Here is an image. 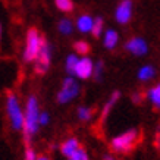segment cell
<instances>
[{"label": "cell", "instance_id": "cell-1", "mask_svg": "<svg viewBox=\"0 0 160 160\" xmlns=\"http://www.w3.org/2000/svg\"><path fill=\"white\" fill-rule=\"evenodd\" d=\"M25 122H24V141L28 144L31 141V137L35 135L40 126V109H38V100L35 96H29L25 106Z\"/></svg>", "mask_w": 160, "mask_h": 160}, {"label": "cell", "instance_id": "cell-2", "mask_svg": "<svg viewBox=\"0 0 160 160\" xmlns=\"http://www.w3.org/2000/svg\"><path fill=\"white\" fill-rule=\"evenodd\" d=\"M140 141V131L135 128H131L128 131L116 135L110 142V147L116 153H129Z\"/></svg>", "mask_w": 160, "mask_h": 160}, {"label": "cell", "instance_id": "cell-3", "mask_svg": "<svg viewBox=\"0 0 160 160\" xmlns=\"http://www.w3.org/2000/svg\"><path fill=\"white\" fill-rule=\"evenodd\" d=\"M6 112H8L9 121L12 123V128L16 129V131L24 129L25 113L21 110L18 97L15 96L13 92H8V97H6Z\"/></svg>", "mask_w": 160, "mask_h": 160}, {"label": "cell", "instance_id": "cell-4", "mask_svg": "<svg viewBox=\"0 0 160 160\" xmlns=\"http://www.w3.org/2000/svg\"><path fill=\"white\" fill-rule=\"evenodd\" d=\"M46 40L38 34V31L35 28H31L27 34V44H25V50H24V60L25 62H32L37 60L43 43Z\"/></svg>", "mask_w": 160, "mask_h": 160}, {"label": "cell", "instance_id": "cell-5", "mask_svg": "<svg viewBox=\"0 0 160 160\" xmlns=\"http://www.w3.org/2000/svg\"><path fill=\"white\" fill-rule=\"evenodd\" d=\"M78 94H79V85H78V82L72 77H68L63 81L60 91L58 92V102L60 104L69 103L71 100H73V98L77 97Z\"/></svg>", "mask_w": 160, "mask_h": 160}, {"label": "cell", "instance_id": "cell-6", "mask_svg": "<svg viewBox=\"0 0 160 160\" xmlns=\"http://www.w3.org/2000/svg\"><path fill=\"white\" fill-rule=\"evenodd\" d=\"M50 58H52V52H50V46L46 41L43 43L41 52H40L38 58L35 60V72L43 75L47 72V69L50 66Z\"/></svg>", "mask_w": 160, "mask_h": 160}, {"label": "cell", "instance_id": "cell-7", "mask_svg": "<svg viewBox=\"0 0 160 160\" xmlns=\"http://www.w3.org/2000/svg\"><path fill=\"white\" fill-rule=\"evenodd\" d=\"M132 16V2L131 0H123L119 3V6L116 8V12H115V18L119 24H128L129 19Z\"/></svg>", "mask_w": 160, "mask_h": 160}, {"label": "cell", "instance_id": "cell-8", "mask_svg": "<svg viewBox=\"0 0 160 160\" xmlns=\"http://www.w3.org/2000/svg\"><path fill=\"white\" fill-rule=\"evenodd\" d=\"M125 49L128 50L129 53L134 54V56H144V54L148 52V46H147V43L142 38L134 37V38H131L125 44Z\"/></svg>", "mask_w": 160, "mask_h": 160}, {"label": "cell", "instance_id": "cell-9", "mask_svg": "<svg viewBox=\"0 0 160 160\" xmlns=\"http://www.w3.org/2000/svg\"><path fill=\"white\" fill-rule=\"evenodd\" d=\"M94 73V63L91 62V59L82 58L78 60L77 69H75V75L81 79H87Z\"/></svg>", "mask_w": 160, "mask_h": 160}, {"label": "cell", "instance_id": "cell-10", "mask_svg": "<svg viewBox=\"0 0 160 160\" xmlns=\"http://www.w3.org/2000/svg\"><path fill=\"white\" fill-rule=\"evenodd\" d=\"M119 97H121V92H119V91H115V92H113V94L110 96V97H109V100L104 103V106H103V110H102V113H100V123L106 121V118L109 116V113L112 112L113 106L116 104V102L119 100Z\"/></svg>", "mask_w": 160, "mask_h": 160}, {"label": "cell", "instance_id": "cell-11", "mask_svg": "<svg viewBox=\"0 0 160 160\" xmlns=\"http://www.w3.org/2000/svg\"><path fill=\"white\" fill-rule=\"evenodd\" d=\"M79 147L81 146H79V142H78L77 138H68L66 141H63L62 144H60V151H62L63 156H66L69 159Z\"/></svg>", "mask_w": 160, "mask_h": 160}, {"label": "cell", "instance_id": "cell-12", "mask_svg": "<svg viewBox=\"0 0 160 160\" xmlns=\"http://www.w3.org/2000/svg\"><path fill=\"white\" fill-rule=\"evenodd\" d=\"M147 98L148 102L153 104L154 109L160 110V84H156L154 87H151L148 91H147Z\"/></svg>", "mask_w": 160, "mask_h": 160}, {"label": "cell", "instance_id": "cell-13", "mask_svg": "<svg viewBox=\"0 0 160 160\" xmlns=\"http://www.w3.org/2000/svg\"><path fill=\"white\" fill-rule=\"evenodd\" d=\"M92 25H94V19H92L90 15H82L79 16L77 21V28L81 31V32H88L92 29Z\"/></svg>", "mask_w": 160, "mask_h": 160}, {"label": "cell", "instance_id": "cell-14", "mask_svg": "<svg viewBox=\"0 0 160 160\" xmlns=\"http://www.w3.org/2000/svg\"><path fill=\"white\" fill-rule=\"evenodd\" d=\"M118 40H119V35H118L116 31H113V29H109V31H106V34H104V47L109 50L115 49L118 44Z\"/></svg>", "mask_w": 160, "mask_h": 160}, {"label": "cell", "instance_id": "cell-15", "mask_svg": "<svg viewBox=\"0 0 160 160\" xmlns=\"http://www.w3.org/2000/svg\"><path fill=\"white\" fill-rule=\"evenodd\" d=\"M156 75V69L151 66V65H144L142 68H140V71H138V79L140 81H150V79H153Z\"/></svg>", "mask_w": 160, "mask_h": 160}, {"label": "cell", "instance_id": "cell-16", "mask_svg": "<svg viewBox=\"0 0 160 160\" xmlns=\"http://www.w3.org/2000/svg\"><path fill=\"white\" fill-rule=\"evenodd\" d=\"M78 118H79V121H82V122H88V121H91V118L92 115H94V110H92L91 107H85V106H79L78 107Z\"/></svg>", "mask_w": 160, "mask_h": 160}, {"label": "cell", "instance_id": "cell-17", "mask_svg": "<svg viewBox=\"0 0 160 160\" xmlns=\"http://www.w3.org/2000/svg\"><path fill=\"white\" fill-rule=\"evenodd\" d=\"M78 60H79V59H78L75 54H69L68 56V59H66V71H68V73L75 75V69H77Z\"/></svg>", "mask_w": 160, "mask_h": 160}, {"label": "cell", "instance_id": "cell-18", "mask_svg": "<svg viewBox=\"0 0 160 160\" xmlns=\"http://www.w3.org/2000/svg\"><path fill=\"white\" fill-rule=\"evenodd\" d=\"M72 28H73L72 21H69V19H62L60 22H59V31H60L62 34H65V35L71 34V32H72Z\"/></svg>", "mask_w": 160, "mask_h": 160}, {"label": "cell", "instance_id": "cell-19", "mask_svg": "<svg viewBox=\"0 0 160 160\" xmlns=\"http://www.w3.org/2000/svg\"><path fill=\"white\" fill-rule=\"evenodd\" d=\"M58 9H60L62 12H72L73 9V3L72 0H54Z\"/></svg>", "mask_w": 160, "mask_h": 160}, {"label": "cell", "instance_id": "cell-20", "mask_svg": "<svg viewBox=\"0 0 160 160\" xmlns=\"http://www.w3.org/2000/svg\"><path fill=\"white\" fill-rule=\"evenodd\" d=\"M102 31H103V19L102 18H96V19H94V25H92V29H91L92 35H94L96 38H98L100 34H102Z\"/></svg>", "mask_w": 160, "mask_h": 160}, {"label": "cell", "instance_id": "cell-21", "mask_svg": "<svg viewBox=\"0 0 160 160\" xmlns=\"http://www.w3.org/2000/svg\"><path fill=\"white\" fill-rule=\"evenodd\" d=\"M73 49L79 54H87L90 52V44L85 43V41H77V43L73 44Z\"/></svg>", "mask_w": 160, "mask_h": 160}, {"label": "cell", "instance_id": "cell-22", "mask_svg": "<svg viewBox=\"0 0 160 160\" xmlns=\"http://www.w3.org/2000/svg\"><path fill=\"white\" fill-rule=\"evenodd\" d=\"M69 160H88V154L82 147H79V148L69 157Z\"/></svg>", "mask_w": 160, "mask_h": 160}, {"label": "cell", "instance_id": "cell-23", "mask_svg": "<svg viewBox=\"0 0 160 160\" xmlns=\"http://www.w3.org/2000/svg\"><path fill=\"white\" fill-rule=\"evenodd\" d=\"M103 66H104V65H103L102 60H98V62L96 63V65H94V73H92V75H94V78H96L97 81H100V79H102Z\"/></svg>", "mask_w": 160, "mask_h": 160}, {"label": "cell", "instance_id": "cell-24", "mask_svg": "<svg viewBox=\"0 0 160 160\" xmlns=\"http://www.w3.org/2000/svg\"><path fill=\"white\" fill-rule=\"evenodd\" d=\"M25 160H37L35 151L31 147H27V150H25Z\"/></svg>", "mask_w": 160, "mask_h": 160}, {"label": "cell", "instance_id": "cell-25", "mask_svg": "<svg viewBox=\"0 0 160 160\" xmlns=\"http://www.w3.org/2000/svg\"><path fill=\"white\" fill-rule=\"evenodd\" d=\"M50 121V116L47 112H43V113H40V125H47Z\"/></svg>", "mask_w": 160, "mask_h": 160}, {"label": "cell", "instance_id": "cell-26", "mask_svg": "<svg viewBox=\"0 0 160 160\" xmlns=\"http://www.w3.org/2000/svg\"><path fill=\"white\" fill-rule=\"evenodd\" d=\"M132 100H134V103L138 104V103L142 100V96H141V94H134V96H132Z\"/></svg>", "mask_w": 160, "mask_h": 160}, {"label": "cell", "instance_id": "cell-27", "mask_svg": "<svg viewBox=\"0 0 160 160\" xmlns=\"http://www.w3.org/2000/svg\"><path fill=\"white\" fill-rule=\"evenodd\" d=\"M37 160H50V159H49V157H47V156L41 154V156H38V157H37Z\"/></svg>", "mask_w": 160, "mask_h": 160}, {"label": "cell", "instance_id": "cell-28", "mask_svg": "<svg viewBox=\"0 0 160 160\" xmlns=\"http://www.w3.org/2000/svg\"><path fill=\"white\" fill-rule=\"evenodd\" d=\"M0 35H2V28H0Z\"/></svg>", "mask_w": 160, "mask_h": 160}]
</instances>
